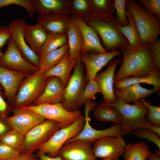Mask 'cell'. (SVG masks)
<instances>
[{"mask_svg":"<svg viewBox=\"0 0 160 160\" xmlns=\"http://www.w3.org/2000/svg\"><path fill=\"white\" fill-rule=\"evenodd\" d=\"M151 44H142L133 47L124 44L119 49L123 55L122 63L115 74L114 84L118 81L129 77L148 76L159 71L153 62L151 55Z\"/></svg>","mask_w":160,"mask_h":160,"instance_id":"obj_1","label":"cell"},{"mask_svg":"<svg viewBox=\"0 0 160 160\" xmlns=\"http://www.w3.org/2000/svg\"><path fill=\"white\" fill-rule=\"evenodd\" d=\"M82 18L100 36L109 52L117 50L123 44H129L120 30L121 25L112 13L97 12Z\"/></svg>","mask_w":160,"mask_h":160,"instance_id":"obj_2","label":"cell"},{"mask_svg":"<svg viewBox=\"0 0 160 160\" xmlns=\"http://www.w3.org/2000/svg\"><path fill=\"white\" fill-rule=\"evenodd\" d=\"M134 103L130 104L118 99L112 104L105 103L115 107L120 113L122 119L120 126L123 135L144 128L150 129L160 136V127L153 126L146 118L148 109L145 104L140 100Z\"/></svg>","mask_w":160,"mask_h":160,"instance_id":"obj_3","label":"cell"},{"mask_svg":"<svg viewBox=\"0 0 160 160\" xmlns=\"http://www.w3.org/2000/svg\"><path fill=\"white\" fill-rule=\"evenodd\" d=\"M125 9L135 19L142 44L156 41L160 34V22L157 17L133 0H126Z\"/></svg>","mask_w":160,"mask_h":160,"instance_id":"obj_4","label":"cell"},{"mask_svg":"<svg viewBox=\"0 0 160 160\" xmlns=\"http://www.w3.org/2000/svg\"><path fill=\"white\" fill-rule=\"evenodd\" d=\"M85 67L80 60L77 62L67 86L61 103L70 111L79 110L86 103L84 92L87 82L84 75Z\"/></svg>","mask_w":160,"mask_h":160,"instance_id":"obj_5","label":"cell"},{"mask_svg":"<svg viewBox=\"0 0 160 160\" xmlns=\"http://www.w3.org/2000/svg\"><path fill=\"white\" fill-rule=\"evenodd\" d=\"M61 127L59 122L48 119L34 126L24 135L18 149L20 154H33Z\"/></svg>","mask_w":160,"mask_h":160,"instance_id":"obj_6","label":"cell"},{"mask_svg":"<svg viewBox=\"0 0 160 160\" xmlns=\"http://www.w3.org/2000/svg\"><path fill=\"white\" fill-rule=\"evenodd\" d=\"M44 72L38 71L26 77L19 86L13 105L15 108L30 105L41 95L47 80Z\"/></svg>","mask_w":160,"mask_h":160,"instance_id":"obj_7","label":"cell"},{"mask_svg":"<svg viewBox=\"0 0 160 160\" xmlns=\"http://www.w3.org/2000/svg\"><path fill=\"white\" fill-rule=\"evenodd\" d=\"M84 116H81L70 125L61 128L38 149L37 153L47 154L51 157H56L62 146L68 140L78 136L82 130L85 123Z\"/></svg>","mask_w":160,"mask_h":160,"instance_id":"obj_8","label":"cell"},{"mask_svg":"<svg viewBox=\"0 0 160 160\" xmlns=\"http://www.w3.org/2000/svg\"><path fill=\"white\" fill-rule=\"evenodd\" d=\"M23 108L42 116L46 119L59 122L61 126V128L70 125L81 115L80 110L72 112L69 111L64 107L61 103H43Z\"/></svg>","mask_w":160,"mask_h":160,"instance_id":"obj_9","label":"cell"},{"mask_svg":"<svg viewBox=\"0 0 160 160\" xmlns=\"http://www.w3.org/2000/svg\"><path fill=\"white\" fill-rule=\"evenodd\" d=\"M7 47L0 58V65L10 70L29 74L39 70L38 67L27 61L14 40L10 37Z\"/></svg>","mask_w":160,"mask_h":160,"instance_id":"obj_10","label":"cell"},{"mask_svg":"<svg viewBox=\"0 0 160 160\" xmlns=\"http://www.w3.org/2000/svg\"><path fill=\"white\" fill-rule=\"evenodd\" d=\"M85 105V121L84 127L78 136L69 140H81L92 143L105 137L123 135L121 131L120 124H115L109 128L101 130L96 129L92 127L90 123L89 113L97 106V103L95 102L89 100L86 102Z\"/></svg>","mask_w":160,"mask_h":160,"instance_id":"obj_11","label":"cell"},{"mask_svg":"<svg viewBox=\"0 0 160 160\" xmlns=\"http://www.w3.org/2000/svg\"><path fill=\"white\" fill-rule=\"evenodd\" d=\"M126 145L121 136H110L95 142L92 148L96 158H119L124 154Z\"/></svg>","mask_w":160,"mask_h":160,"instance_id":"obj_12","label":"cell"},{"mask_svg":"<svg viewBox=\"0 0 160 160\" xmlns=\"http://www.w3.org/2000/svg\"><path fill=\"white\" fill-rule=\"evenodd\" d=\"M13 115L6 120L12 128L25 135L32 127L45 120L42 116L23 107L15 108Z\"/></svg>","mask_w":160,"mask_h":160,"instance_id":"obj_13","label":"cell"},{"mask_svg":"<svg viewBox=\"0 0 160 160\" xmlns=\"http://www.w3.org/2000/svg\"><path fill=\"white\" fill-rule=\"evenodd\" d=\"M122 60L120 58L112 59L108 63L107 68L97 73L94 78L100 88L103 98L102 102L104 103L112 104L118 99L114 92V79L116 67Z\"/></svg>","mask_w":160,"mask_h":160,"instance_id":"obj_14","label":"cell"},{"mask_svg":"<svg viewBox=\"0 0 160 160\" xmlns=\"http://www.w3.org/2000/svg\"><path fill=\"white\" fill-rule=\"evenodd\" d=\"M91 144L81 140H69L61 147L58 156L63 160H97Z\"/></svg>","mask_w":160,"mask_h":160,"instance_id":"obj_15","label":"cell"},{"mask_svg":"<svg viewBox=\"0 0 160 160\" xmlns=\"http://www.w3.org/2000/svg\"><path fill=\"white\" fill-rule=\"evenodd\" d=\"M23 18L16 19L9 22L11 37L19 48L24 58L28 61L38 67L39 56L32 50L25 39L24 32L26 25Z\"/></svg>","mask_w":160,"mask_h":160,"instance_id":"obj_16","label":"cell"},{"mask_svg":"<svg viewBox=\"0 0 160 160\" xmlns=\"http://www.w3.org/2000/svg\"><path fill=\"white\" fill-rule=\"evenodd\" d=\"M121 53V52L118 50L104 53L92 52L81 53L80 60L84 64L86 71L85 77L87 83L94 79L98 72L110 61Z\"/></svg>","mask_w":160,"mask_h":160,"instance_id":"obj_17","label":"cell"},{"mask_svg":"<svg viewBox=\"0 0 160 160\" xmlns=\"http://www.w3.org/2000/svg\"><path fill=\"white\" fill-rule=\"evenodd\" d=\"M30 74L10 70L0 65V84L9 104L13 105L19 86Z\"/></svg>","mask_w":160,"mask_h":160,"instance_id":"obj_18","label":"cell"},{"mask_svg":"<svg viewBox=\"0 0 160 160\" xmlns=\"http://www.w3.org/2000/svg\"><path fill=\"white\" fill-rule=\"evenodd\" d=\"M71 17L78 26L82 34L83 45L81 53H104L108 52L101 45L97 34L93 28L87 24L81 17L73 15Z\"/></svg>","mask_w":160,"mask_h":160,"instance_id":"obj_19","label":"cell"},{"mask_svg":"<svg viewBox=\"0 0 160 160\" xmlns=\"http://www.w3.org/2000/svg\"><path fill=\"white\" fill-rule=\"evenodd\" d=\"M70 18L66 14L51 12L39 14L36 22L47 33H67Z\"/></svg>","mask_w":160,"mask_h":160,"instance_id":"obj_20","label":"cell"},{"mask_svg":"<svg viewBox=\"0 0 160 160\" xmlns=\"http://www.w3.org/2000/svg\"><path fill=\"white\" fill-rule=\"evenodd\" d=\"M65 89L60 78L55 76L47 77L43 92L34 102V105L61 103L64 97Z\"/></svg>","mask_w":160,"mask_h":160,"instance_id":"obj_21","label":"cell"},{"mask_svg":"<svg viewBox=\"0 0 160 160\" xmlns=\"http://www.w3.org/2000/svg\"><path fill=\"white\" fill-rule=\"evenodd\" d=\"M70 23L67 34L68 37V51L70 60H80L81 51L83 41L81 31L76 23L70 17Z\"/></svg>","mask_w":160,"mask_h":160,"instance_id":"obj_22","label":"cell"},{"mask_svg":"<svg viewBox=\"0 0 160 160\" xmlns=\"http://www.w3.org/2000/svg\"><path fill=\"white\" fill-rule=\"evenodd\" d=\"M47 33L39 24L30 25L26 24L24 32L25 40L28 45L39 55L46 40Z\"/></svg>","mask_w":160,"mask_h":160,"instance_id":"obj_23","label":"cell"},{"mask_svg":"<svg viewBox=\"0 0 160 160\" xmlns=\"http://www.w3.org/2000/svg\"><path fill=\"white\" fill-rule=\"evenodd\" d=\"M114 92L118 99L128 103L143 99L159 91L153 88L148 89L136 84L119 89H114Z\"/></svg>","mask_w":160,"mask_h":160,"instance_id":"obj_24","label":"cell"},{"mask_svg":"<svg viewBox=\"0 0 160 160\" xmlns=\"http://www.w3.org/2000/svg\"><path fill=\"white\" fill-rule=\"evenodd\" d=\"M71 0H32L36 12L39 14L49 13L71 14Z\"/></svg>","mask_w":160,"mask_h":160,"instance_id":"obj_25","label":"cell"},{"mask_svg":"<svg viewBox=\"0 0 160 160\" xmlns=\"http://www.w3.org/2000/svg\"><path fill=\"white\" fill-rule=\"evenodd\" d=\"M76 63V61L70 60L68 50L62 60L57 65L44 72V75L47 77L55 76L59 78L65 88L71 78V70L74 67Z\"/></svg>","mask_w":160,"mask_h":160,"instance_id":"obj_26","label":"cell"},{"mask_svg":"<svg viewBox=\"0 0 160 160\" xmlns=\"http://www.w3.org/2000/svg\"><path fill=\"white\" fill-rule=\"evenodd\" d=\"M68 42L61 47L40 57L38 67L39 71L44 72L58 64L68 50Z\"/></svg>","mask_w":160,"mask_h":160,"instance_id":"obj_27","label":"cell"},{"mask_svg":"<svg viewBox=\"0 0 160 160\" xmlns=\"http://www.w3.org/2000/svg\"><path fill=\"white\" fill-rule=\"evenodd\" d=\"M93 115L100 121L112 122L118 124H120L121 123L122 116L118 110L115 107L102 102L99 106L94 108Z\"/></svg>","mask_w":160,"mask_h":160,"instance_id":"obj_28","label":"cell"},{"mask_svg":"<svg viewBox=\"0 0 160 160\" xmlns=\"http://www.w3.org/2000/svg\"><path fill=\"white\" fill-rule=\"evenodd\" d=\"M160 73L158 71L144 77H129L121 79L114 84L115 88L119 89L140 83L153 85V88L159 91L160 88Z\"/></svg>","mask_w":160,"mask_h":160,"instance_id":"obj_29","label":"cell"},{"mask_svg":"<svg viewBox=\"0 0 160 160\" xmlns=\"http://www.w3.org/2000/svg\"><path fill=\"white\" fill-rule=\"evenodd\" d=\"M126 12L129 24L125 26L121 25L120 26V30L128 40L129 45L133 47L140 46L142 44L135 19L129 11L126 10Z\"/></svg>","mask_w":160,"mask_h":160,"instance_id":"obj_30","label":"cell"},{"mask_svg":"<svg viewBox=\"0 0 160 160\" xmlns=\"http://www.w3.org/2000/svg\"><path fill=\"white\" fill-rule=\"evenodd\" d=\"M151 153L147 144L143 142L126 145L124 160H145Z\"/></svg>","mask_w":160,"mask_h":160,"instance_id":"obj_31","label":"cell"},{"mask_svg":"<svg viewBox=\"0 0 160 160\" xmlns=\"http://www.w3.org/2000/svg\"><path fill=\"white\" fill-rule=\"evenodd\" d=\"M68 42L66 33H48L46 41L39 54V57L59 48Z\"/></svg>","mask_w":160,"mask_h":160,"instance_id":"obj_32","label":"cell"},{"mask_svg":"<svg viewBox=\"0 0 160 160\" xmlns=\"http://www.w3.org/2000/svg\"><path fill=\"white\" fill-rule=\"evenodd\" d=\"M70 9L72 15L81 18L99 12L93 7L91 0H71Z\"/></svg>","mask_w":160,"mask_h":160,"instance_id":"obj_33","label":"cell"},{"mask_svg":"<svg viewBox=\"0 0 160 160\" xmlns=\"http://www.w3.org/2000/svg\"><path fill=\"white\" fill-rule=\"evenodd\" d=\"M24 135L11 128L0 138V142L18 149L21 145Z\"/></svg>","mask_w":160,"mask_h":160,"instance_id":"obj_34","label":"cell"},{"mask_svg":"<svg viewBox=\"0 0 160 160\" xmlns=\"http://www.w3.org/2000/svg\"><path fill=\"white\" fill-rule=\"evenodd\" d=\"M133 132L132 134L135 136L153 143L160 149V136L148 128H142Z\"/></svg>","mask_w":160,"mask_h":160,"instance_id":"obj_35","label":"cell"},{"mask_svg":"<svg viewBox=\"0 0 160 160\" xmlns=\"http://www.w3.org/2000/svg\"><path fill=\"white\" fill-rule=\"evenodd\" d=\"M11 5H16L23 7L31 18L36 12L32 0H0V9L4 7Z\"/></svg>","mask_w":160,"mask_h":160,"instance_id":"obj_36","label":"cell"},{"mask_svg":"<svg viewBox=\"0 0 160 160\" xmlns=\"http://www.w3.org/2000/svg\"><path fill=\"white\" fill-rule=\"evenodd\" d=\"M147 106L148 112L146 116L147 120L153 126L160 127V106L151 105L144 99H140Z\"/></svg>","mask_w":160,"mask_h":160,"instance_id":"obj_37","label":"cell"},{"mask_svg":"<svg viewBox=\"0 0 160 160\" xmlns=\"http://www.w3.org/2000/svg\"><path fill=\"white\" fill-rule=\"evenodd\" d=\"M126 0H115L114 6L116 10V19L122 26L127 25L129 21L126 15L125 4Z\"/></svg>","mask_w":160,"mask_h":160,"instance_id":"obj_38","label":"cell"},{"mask_svg":"<svg viewBox=\"0 0 160 160\" xmlns=\"http://www.w3.org/2000/svg\"><path fill=\"white\" fill-rule=\"evenodd\" d=\"M91 1L93 7L99 12L113 13L115 10L114 0H91Z\"/></svg>","mask_w":160,"mask_h":160,"instance_id":"obj_39","label":"cell"},{"mask_svg":"<svg viewBox=\"0 0 160 160\" xmlns=\"http://www.w3.org/2000/svg\"><path fill=\"white\" fill-rule=\"evenodd\" d=\"M98 93H101L98 83L94 79L90 80L87 83L84 91V97L86 102L95 100V95Z\"/></svg>","mask_w":160,"mask_h":160,"instance_id":"obj_40","label":"cell"},{"mask_svg":"<svg viewBox=\"0 0 160 160\" xmlns=\"http://www.w3.org/2000/svg\"><path fill=\"white\" fill-rule=\"evenodd\" d=\"M20 154L18 149L0 142V160H7L18 157Z\"/></svg>","mask_w":160,"mask_h":160,"instance_id":"obj_41","label":"cell"},{"mask_svg":"<svg viewBox=\"0 0 160 160\" xmlns=\"http://www.w3.org/2000/svg\"><path fill=\"white\" fill-rule=\"evenodd\" d=\"M149 12L155 15L160 20V0H138Z\"/></svg>","mask_w":160,"mask_h":160,"instance_id":"obj_42","label":"cell"},{"mask_svg":"<svg viewBox=\"0 0 160 160\" xmlns=\"http://www.w3.org/2000/svg\"><path fill=\"white\" fill-rule=\"evenodd\" d=\"M151 55L153 64L159 71L160 70V39L151 44Z\"/></svg>","mask_w":160,"mask_h":160,"instance_id":"obj_43","label":"cell"},{"mask_svg":"<svg viewBox=\"0 0 160 160\" xmlns=\"http://www.w3.org/2000/svg\"><path fill=\"white\" fill-rule=\"evenodd\" d=\"M11 37L10 31L9 26L0 25V49H2L7 41Z\"/></svg>","mask_w":160,"mask_h":160,"instance_id":"obj_44","label":"cell"},{"mask_svg":"<svg viewBox=\"0 0 160 160\" xmlns=\"http://www.w3.org/2000/svg\"><path fill=\"white\" fill-rule=\"evenodd\" d=\"M14 108L12 105L7 103L3 98L2 92L0 93V113L5 117L9 114Z\"/></svg>","mask_w":160,"mask_h":160,"instance_id":"obj_45","label":"cell"},{"mask_svg":"<svg viewBox=\"0 0 160 160\" xmlns=\"http://www.w3.org/2000/svg\"><path fill=\"white\" fill-rule=\"evenodd\" d=\"M6 117L0 113V138L12 128L6 120Z\"/></svg>","mask_w":160,"mask_h":160,"instance_id":"obj_46","label":"cell"},{"mask_svg":"<svg viewBox=\"0 0 160 160\" xmlns=\"http://www.w3.org/2000/svg\"><path fill=\"white\" fill-rule=\"evenodd\" d=\"M37 154H20L18 157L7 160H39Z\"/></svg>","mask_w":160,"mask_h":160,"instance_id":"obj_47","label":"cell"},{"mask_svg":"<svg viewBox=\"0 0 160 160\" xmlns=\"http://www.w3.org/2000/svg\"><path fill=\"white\" fill-rule=\"evenodd\" d=\"M37 154L39 158V160H63L58 156L56 157H53L41 153H37Z\"/></svg>","mask_w":160,"mask_h":160,"instance_id":"obj_48","label":"cell"},{"mask_svg":"<svg viewBox=\"0 0 160 160\" xmlns=\"http://www.w3.org/2000/svg\"><path fill=\"white\" fill-rule=\"evenodd\" d=\"M145 160H160V150L156 151L154 153H151L146 157Z\"/></svg>","mask_w":160,"mask_h":160,"instance_id":"obj_49","label":"cell"},{"mask_svg":"<svg viewBox=\"0 0 160 160\" xmlns=\"http://www.w3.org/2000/svg\"><path fill=\"white\" fill-rule=\"evenodd\" d=\"M103 160H120L119 158H108L103 159Z\"/></svg>","mask_w":160,"mask_h":160,"instance_id":"obj_50","label":"cell"},{"mask_svg":"<svg viewBox=\"0 0 160 160\" xmlns=\"http://www.w3.org/2000/svg\"><path fill=\"white\" fill-rule=\"evenodd\" d=\"M3 54V53L1 51H0V58L2 56Z\"/></svg>","mask_w":160,"mask_h":160,"instance_id":"obj_51","label":"cell"},{"mask_svg":"<svg viewBox=\"0 0 160 160\" xmlns=\"http://www.w3.org/2000/svg\"><path fill=\"white\" fill-rule=\"evenodd\" d=\"M1 88L0 87V93H1Z\"/></svg>","mask_w":160,"mask_h":160,"instance_id":"obj_52","label":"cell"}]
</instances>
